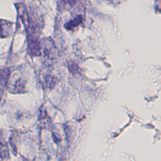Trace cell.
<instances>
[{
  "label": "cell",
  "instance_id": "obj_1",
  "mask_svg": "<svg viewBox=\"0 0 161 161\" xmlns=\"http://www.w3.org/2000/svg\"><path fill=\"white\" fill-rule=\"evenodd\" d=\"M13 24L11 22L0 20V38L8 37L11 32Z\"/></svg>",
  "mask_w": 161,
  "mask_h": 161
},
{
  "label": "cell",
  "instance_id": "obj_2",
  "mask_svg": "<svg viewBox=\"0 0 161 161\" xmlns=\"http://www.w3.org/2000/svg\"><path fill=\"white\" fill-rule=\"evenodd\" d=\"M80 22H81V18H80V16H78L76 18H74L73 20L67 23V24H66L65 27L67 29L71 30L73 28L79 25L80 24Z\"/></svg>",
  "mask_w": 161,
  "mask_h": 161
},
{
  "label": "cell",
  "instance_id": "obj_3",
  "mask_svg": "<svg viewBox=\"0 0 161 161\" xmlns=\"http://www.w3.org/2000/svg\"><path fill=\"white\" fill-rule=\"evenodd\" d=\"M64 1L71 5H73L75 4V0H64Z\"/></svg>",
  "mask_w": 161,
  "mask_h": 161
}]
</instances>
